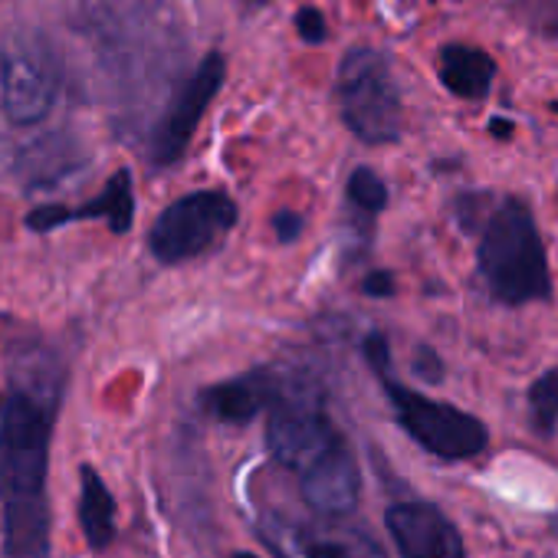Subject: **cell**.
Segmentation results:
<instances>
[{"instance_id":"18","label":"cell","mask_w":558,"mask_h":558,"mask_svg":"<svg viewBox=\"0 0 558 558\" xmlns=\"http://www.w3.org/2000/svg\"><path fill=\"white\" fill-rule=\"evenodd\" d=\"M529 414L535 434L548 437L558 427V372H545L542 378L532 381L529 388Z\"/></svg>"},{"instance_id":"10","label":"cell","mask_w":558,"mask_h":558,"mask_svg":"<svg viewBox=\"0 0 558 558\" xmlns=\"http://www.w3.org/2000/svg\"><path fill=\"white\" fill-rule=\"evenodd\" d=\"M300 486H303V502L316 515L342 519L355 512L362 499V470L345 437H339L332 447H326L313 463L300 470Z\"/></svg>"},{"instance_id":"19","label":"cell","mask_w":558,"mask_h":558,"mask_svg":"<svg viewBox=\"0 0 558 558\" xmlns=\"http://www.w3.org/2000/svg\"><path fill=\"white\" fill-rule=\"evenodd\" d=\"M349 201L365 214H381L388 207V187L372 168H355L349 178Z\"/></svg>"},{"instance_id":"20","label":"cell","mask_w":558,"mask_h":558,"mask_svg":"<svg viewBox=\"0 0 558 558\" xmlns=\"http://www.w3.org/2000/svg\"><path fill=\"white\" fill-rule=\"evenodd\" d=\"M70 223V207L66 204H44V207H34L27 214V227L34 233H50L57 227H66Z\"/></svg>"},{"instance_id":"22","label":"cell","mask_w":558,"mask_h":558,"mask_svg":"<svg viewBox=\"0 0 558 558\" xmlns=\"http://www.w3.org/2000/svg\"><path fill=\"white\" fill-rule=\"evenodd\" d=\"M414 375L424 378L427 385H440V381H444V362H440V355H437L434 349L421 345V349L414 352Z\"/></svg>"},{"instance_id":"24","label":"cell","mask_w":558,"mask_h":558,"mask_svg":"<svg viewBox=\"0 0 558 558\" xmlns=\"http://www.w3.org/2000/svg\"><path fill=\"white\" fill-rule=\"evenodd\" d=\"M395 290H398L395 272H388V269H372L362 279V293L372 296V300H388V296H395Z\"/></svg>"},{"instance_id":"21","label":"cell","mask_w":558,"mask_h":558,"mask_svg":"<svg viewBox=\"0 0 558 558\" xmlns=\"http://www.w3.org/2000/svg\"><path fill=\"white\" fill-rule=\"evenodd\" d=\"M296 31L306 44H323L329 37V27H326V14L319 8H300L296 11Z\"/></svg>"},{"instance_id":"1","label":"cell","mask_w":558,"mask_h":558,"mask_svg":"<svg viewBox=\"0 0 558 558\" xmlns=\"http://www.w3.org/2000/svg\"><path fill=\"white\" fill-rule=\"evenodd\" d=\"M476 269L493 300L525 306L551 296V269L532 210L519 197L489 204L480 220Z\"/></svg>"},{"instance_id":"26","label":"cell","mask_w":558,"mask_h":558,"mask_svg":"<svg viewBox=\"0 0 558 558\" xmlns=\"http://www.w3.org/2000/svg\"><path fill=\"white\" fill-rule=\"evenodd\" d=\"M486 132H489L493 138H499V142H506V138H512V135H515V125H512L509 119H489V125H486Z\"/></svg>"},{"instance_id":"6","label":"cell","mask_w":558,"mask_h":558,"mask_svg":"<svg viewBox=\"0 0 558 558\" xmlns=\"http://www.w3.org/2000/svg\"><path fill=\"white\" fill-rule=\"evenodd\" d=\"M378 381H381L404 434L427 453H434L440 460H470L486 450L489 430L483 427L480 417L404 388L401 381H395L391 368L378 372Z\"/></svg>"},{"instance_id":"8","label":"cell","mask_w":558,"mask_h":558,"mask_svg":"<svg viewBox=\"0 0 558 558\" xmlns=\"http://www.w3.org/2000/svg\"><path fill=\"white\" fill-rule=\"evenodd\" d=\"M253 529L272 558H388L372 532L329 515L313 522L263 512Z\"/></svg>"},{"instance_id":"25","label":"cell","mask_w":558,"mask_h":558,"mask_svg":"<svg viewBox=\"0 0 558 558\" xmlns=\"http://www.w3.org/2000/svg\"><path fill=\"white\" fill-rule=\"evenodd\" d=\"M272 233L279 243H296L300 233H303V217L293 214V210H279L272 214Z\"/></svg>"},{"instance_id":"11","label":"cell","mask_w":558,"mask_h":558,"mask_svg":"<svg viewBox=\"0 0 558 558\" xmlns=\"http://www.w3.org/2000/svg\"><path fill=\"white\" fill-rule=\"evenodd\" d=\"M385 525L401 558H466L457 525L434 502H395L385 512Z\"/></svg>"},{"instance_id":"28","label":"cell","mask_w":558,"mask_h":558,"mask_svg":"<svg viewBox=\"0 0 558 558\" xmlns=\"http://www.w3.org/2000/svg\"><path fill=\"white\" fill-rule=\"evenodd\" d=\"M551 109H555V112H558V102H555V106H551Z\"/></svg>"},{"instance_id":"17","label":"cell","mask_w":558,"mask_h":558,"mask_svg":"<svg viewBox=\"0 0 558 558\" xmlns=\"http://www.w3.org/2000/svg\"><path fill=\"white\" fill-rule=\"evenodd\" d=\"M73 220H109L112 233H129V227L135 220L132 174L129 171H116L99 197H93L89 204L70 207V223Z\"/></svg>"},{"instance_id":"27","label":"cell","mask_w":558,"mask_h":558,"mask_svg":"<svg viewBox=\"0 0 558 558\" xmlns=\"http://www.w3.org/2000/svg\"><path fill=\"white\" fill-rule=\"evenodd\" d=\"M233 558H256V555H250V551H236Z\"/></svg>"},{"instance_id":"14","label":"cell","mask_w":558,"mask_h":558,"mask_svg":"<svg viewBox=\"0 0 558 558\" xmlns=\"http://www.w3.org/2000/svg\"><path fill=\"white\" fill-rule=\"evenodd\" d=\"M0 558H50V502L4 506V548Z\"/></svg>"},{"instance_id":"7","label":"cell","mask_w":558,"mask_h":558,"mask_svg":"<svg viewBox=\"0 0 558 558\" xmlns=\"http://www.w3.org/2000/svg\"><path fill=\"white\" fill-rule=\"evenodd\" d=\"M240 210L236 201L223 191H194L168 204L151 223L148 246L161 263H184L220 243L233 230Z\"/></svg>"},{"instance_id":"13","label":"cell","mask_w":558,"mask_h":558,"mask_svg":"<svg viewBox=\"0 0 558 558\" xmlns=\"http://www.w3.org/2000/svg\"><path fill=\"white\" fill-rule=\"evenodd\" d=\"M276 391V375L272 372H253L243 378L220 381L201 395V408L223 424H250L259 411L269 408Z\"/></svg>"},{"instance_id":"12","label":"cell","mask_w":558,"mask_h":558,"mask_svg":"<svg viewBox=\"0 0 558 558\" xmlns=\"http://www.w3.org/2000/svg\"><path fill=\"white\" fill-rule=\"evenodd\" d=\"M86 165V151L76 135L70 132H50L34 138L17 155V178L27 191H47L66 178H73Z\"/></svg>"},{"instance_id":"5","label":"cell","mask_w":558,"mask_h":558,"mask_svg":"<svg viewBox=\"0 0 558 558\" xmlns=\"http://www.w3.org/2000/svg\"><path fill=\"white\" fill-rule=\"evenodd\" d=\"M266 417V447L276 463L303 470L342 434L323 408V395L313 381L276 375V391Z\"/></svg>"},{"instance_id":"3","label":"cell","mask_w":558,"mask_h":558,"mask_svg":"<svg viewBox=\"0 0 558 558\" xmlns=\"http://www.w3.org/2000/svg\"><path fill=\"white\" fill-rule=\"evenodd\" d=\"M60 53L44 31L17 27L0 44V112L14 129L40 125L60 96Z\"/></svg>"},{"instance_id":"4","label":"cell","mask_w":558,"mask_h":558,"mask_svg":"<svg viewBox=\"0 0 558 558\" xmlns=\"http://www.w3.org/2000/svg\"><path fill=\"white\" fill-rule=\"evenodd\" d=\"M339 109L349 132L365 145H391L401 138V93L385 53L355 47L339 63Z\"/></svg>"},{"instance_id":"2","label":"cell","mask_w":558,"mask_h":558,"mask_svg":"<svg viewBox=\"0 0 558 558\" xmlns=\"http://www.w3.org/2000/svg\"><path fill=\"white\" fill-rule=\"evenodd\" d=\"M60 388L40 375L17 378L0 411V502L47 499Z\"/></svg>"},{"instance_id":"16","label":"cell","mask_w":558,"mask_h":558,"mask_svg":"<svg viewBox=\"0 0 558 558\" xmlns=\"http://www.w3.org/2000/svg\"><path fill=\"white\" fill-rule=\"evenodd\" d=\"M80 525L93 551H106L116 538V499L96 466H80Z\"/></svg>"},{"instance_id":"9","label":"cell","mask_w":558,"mask_h":558,"mask_svg":"<svg viewBox=\"0 0 558 558\" xmlns=\"http://www.w3.org/2000/svg\"><path fill=\"white\" fill-rule=\"evenodd\" d=\"M227 80V63L220 53H207L201 60V66L184 80V86L178 89V96L171 99L165 119L155 125V135H151V165L155 168H171L181 161V155L187 151L207 106L214 102V96L220 93Z\"/></svg>"},{"instance_id":"23","label":"cell","mask_w":558,"mask_h":558,"mask_svg":"<svg viewBox=\"0 0 558 558\" xmlns=\"http://www.w3.org/2000/svg\"><path fill=\"white\" fill-rule=\"evenodd\" d=\"M362 352H365V362L372 365V372H375V375L391 368V349H388V339H385L381 332H372V336H365V345H362Z\"/></svg>"},{"instance_id":"15","label":"cell","mask_w":558,"mask_h":558,"mask_svg":"<svg viewBox=\"0 0 558 558\" xmlns=\"http://www.w3.org/2000/svg\"><path fill=\"white\" fill-rule=\"evenodd\" d=\"M496 80V60L486 50L450 44L440 50V83L460 99H486Z\"/></svg>"}]
</instances>
